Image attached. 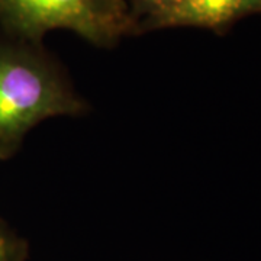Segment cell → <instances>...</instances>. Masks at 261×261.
Returning <instances> with one entry per match:
<instances>
[{
    "instance_id": "obj_5",
    "label": "cell",
    "mask_w": 261,
    "mask_h": 261,
    "mask_svg": "<svg viewBox=\"0 0 261 261\" xmlns=\"http://www.w3.org/2000/svg\"><path fill=\"white\" fill-rule=\"evenodd\" d=\"M128 2H129L130 12L137 20V29H138L142 22L171 9L181 0H128Z\"/></svg>"
},
{
    "instance_id": "obj_3",
    "label": "cell",
    "mask_w": 261,
    "mask_h": 261,
    "mask_svg": "<svg viewBox=\"0 0 261 261\" xmlns=\"http://www.w3.org/2000/svg\"><path fill=\"white\" fill-rule=\"evenodd\" d=\"M257 12H261V0H181L171 9L142 22L138 31L171 27L218 29Z\"/></svg>"
},
{
    "instance_id": "obj_4",
    "label": "cell",
    "mask_w": 261,
    "mask_h": 261,
    "mask_svg": "<svg viewBox=\"0 0 261 261\" xmlns=\"http://www.w3.org/2000/svg\"><path fill=\"white\" fill-rule=\"evenodd\" d=\"M29 245L5 221H0V261H27Z\"/></svg>"
},
{
    "instance_id": "obj_2",
    "label": "cell",
    "mask_w": 261,
    "mask_h": 261,
    "mask_svg": "<svg viewBox=\"0 0 261 261\" xmlns=\"http://www.w3.org/2000/svg\"><path fill=\"white\" fill-rule=\"evenodd\" d=\"M0 23L32 44L54 29L73 31L99 47L138 32L128 0H0Z\"/></svg>"
},
{
    "instance_id": "obj_1",
    "label": "cell",
    "mask_w": 261,
    "mask_h": 261,
    "mask_svg": "<svg viewBox=\"0 0 261 261\" xmlns=\"http://www.w3.org/2000/svg\"><path fill=\"white\" fill-rule=\"evenodd\" d=\"M87 109L58 64L35 44L0 41V160L13 157L38 123Z\"/></svg>"
}]
</instances>
